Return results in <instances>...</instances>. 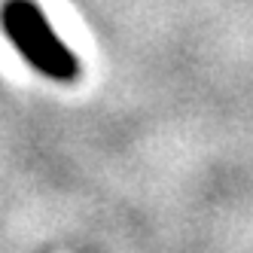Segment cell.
<instances>
[{"label":"cell","instance_id":"cell-1","mask_svg":"<svg viewBox=\"0 0 253 253\" xmlns=\"http://www.w3.org/2000/svg\"><path fill=\"white\" fill-rule=\"evenodd\" d=\"M0 25L19 55L43 77L55 83H74L80 77L77 52L55 34L37 0H3Z\"/></svg>","mask_w":253,"mask_h":253}]
</instances>
